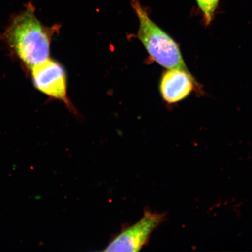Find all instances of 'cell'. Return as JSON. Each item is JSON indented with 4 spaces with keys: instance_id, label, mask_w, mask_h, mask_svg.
Returning <instances> with one entry per match:
<instances>
[{
    "instance_id": "cell-1",
    "label": "cell",
    "mask_w": 252,
    "mask_h": 252,
    "mask_svg": "<svg viewBox=\"0 0 252 252\" xmlns=\"http://www.w3.org/2000/svg\"><path fill=\"white\" fill-rule=\"evenodd\" d=\"M52 33L36 18L33 9L28 7L11 21L4 36L14 54L31 70L49 59Z\"/></svg>"
},
{
    "instance_id": "cell-2",
    "label": "cell",
    "mask_w": 252,
    "mask_h": 252,
    "mask_svg": "<svg viewBox=\"0 0 252 252\" xmlns=\"http://www.w3.org/2000/svg\"><path fill=\"white\" fill-rule=\"evenodd\" d=\"M131 6L139 20L138 38L151 58L167 69L189 71L177 42L151 20L147 11L138 0H131Z\"/></svg>"
},
{
    "instance_id": "cell-3",
    "label": "cell",
    "mask_w": 252,
    "mask_h": 252,
    "mask_svg": "<svg viewBox=\"0 0 252 252\" xmlns=\"http://www.w3.org/2000/svg\"><path fill=\"white\" fill-rule=\"evenodd\" d=\"M165 220L163 214L146 211L144 216L133 225L122 229L104 251L138 252L149 241L150 235Z\"/></svg>"
},
{
    "instance_id": "cell-4",
    "label": "cell",
    "mask_w": 252,
    "mask_h": 252,
    "mask_svg": "<svg viewBox=\"0 0 252 252\" xmlns=\"http://www.w3.org/2000/svg\"><path fill=\"white\" fill-rule=\"evenodd\" d=\"M33 81L41 92L67 103V84L64 69L49 59L31 69Z\"/></svg>"
},
{
    "instance_id": "cell-5",
    "label": "cell",
    "mask_w": 252,
    "mask_h": 252,
    "mask_svg": "<svg viewBox=\"0 0 252 252\" xmlns=\"http://www.w3.org/2000/svg\"><path fill=\"white\" fill-rule=\"evenodd\" d=\"M198 86L197 81L189 71L171 68L163 72L159 91L166 103L175 104L187 98Z\"/></svg>"
},
{
    "instance_id": "cell-6",
    "label": "cell",
    "mask_w": 252,
    "mask_h": 252,
    "mask_svg": "<svg viewBox=\"0 0 252 252\" xmlns=\"http://www.w3.org/2000/svg\"><path fill=\"white\" fill-rule=\"evenodd\" d=\"M220 0H196L198 7L202 12L204 23L209 25L212 23Z\"/></svg>"
}]
</instances>
